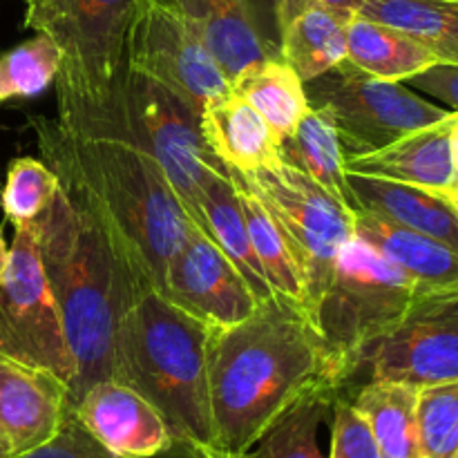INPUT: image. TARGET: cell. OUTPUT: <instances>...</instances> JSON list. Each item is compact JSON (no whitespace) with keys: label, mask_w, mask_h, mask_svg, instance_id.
<instances>
[{"label":"cell","mask_w":458,"mask_h":458,"mask_svg":"<svg viewBox=\"0 0 458 458\" xmlns=\"http://www.w3.org/2000/svg\"><path fill=\"white\" fill-rule=\"evenodd\" d=\"M36 143L58 186L98 222L143 289H164L165 268L195 226L155 157L132 139L81 137L34 116Z\"/></svg>","instance_id":"1"},{"label":"cell","mask_w":458,"mask_h":458,"mask_svg":"<svg viewBox=\"0 0 458 458\" xmlns=\"http://www.w3.org/2000/svg\"><path fill=\"white\" fill-rule=\"evenodd\" d=\"M325 383L338 387L334 358L316 322L298 304L273 295L246 320L210 329L215 447L233 458L244 456L282 411Z\"/></svg>","instance_id":"2"},{"label":"cell","mask_w":458,"mask_h":458,"mask_svg":"<svg viewBox=\"0 0 458 458\" xmlns=\"http://www.w3.org/2000/svg\"><path fill=\"white\" fill-rule=\"evenodd\" d=\"M74 362L70 407L98 380L112 378L121 318L143 289L97 219L58 186L31 222Z\"/></svg>","instance_id":"3"},{"label":"cell","mask_w":458,"mask_h":458,"mask_svg":"<svg viewBox=\"0 0 458 458\" xmlns=\"http://www.w3.org/2000/svg\"><path fill=\"white\" fill-rule=\"evenodd\" d=\"M22 25L56 43L58 125L130 139L128 38L137 0H22Z\"/></svg>","instance_id":"4"},{"label":"cell","mask_w":458,"mask_h":458,"mask_svg":"<svg viewBox=\"0 0 458 458\" xmlns=\"http://www.w3.org/2000/svg\"><path fill=\"white\" fill-rule=\"evenodd\" d=\"M208 338L204 322L148 289L121 318L112 360V378L141 394L164 416L173 441L201 447H215Z\"/></svg>","instance_id":"5"},{"label":"cell","mask_w":458,"mask_h":458,"mask_svg":"<svg viewBox=\"0 0 458 458\" xmlns=\"http://www.w3.org/2000/svg\"><path fill=\"white\" fill-rule=\"evenodd\" d=\"M416 295L414 282L378 250L358 237L347 242L313 311V322L334 358L338 387H343L352 358L392 329Z\"/></svg>","instance_id":"6"},{"label":"cell","mask_w":458,"mask_h":458,"mask_svg":"<svg viewBox=\"0 0 458 458\" xmlns=\"http://www.w3.org/2000/svg\"><path fill=\"white\" fill-rule=\"evenodd\" d=\"M237 174L262 201L284 237L298 264L307 311L313 320V311L334 277L340 253L353 237V213L282 159Z\"/></svg>","instance_id":"7"},{"label":"cell","mask_w":458,"mask_h":458,"mask_svg":"<svg viewBox=\"0 0 458 458\" xmlns=\"http://www.w3.org/2000/svg\"><path fill=\"white\" fill-rule=\"evenodd\" d=\"M304 92L309 106L329 114L344 161L380 150L405 134L454 114L425 101L405 83L367 74L347 58L334 70L307 81Z\"/></svg>","instance_id":"8"},{"label":"cell","mask_w":458,"mask_h":458,"mask_svg":"<svg viewBox=\"0 0 458 458\" xmlns=\"http://www.w3.org/2000/svg\"><path fill=\"white\" fill-rule=\"evenodd\" d=\"M360 378L416 389L458 380V291L416 295L392 329L352 358L340 389Z\"/></svg>","instance_id":"9"},{"label":"cell","mask_w":458,"mask_h":458,"mask_svg":"<svg viewBox=\"0 0 458 458\" xmlns=\"http://www.w3.org/2000/svg\"><path fill=\"white\" fill-rule=\"evenodd\" d=\"M0 277V356L43 369L72 389L74 362L31 224H18Z\"/></svg>","instance_id":"10"},{"label":"cell","mask_w":458,"mask_h":458,"mask_svg":"<svg viewBox=\"0 0 458 458\" xmlns=\"http://www.w3.org/2000/svg\"><path fill=\"white\" fill-rule=\"evenodd\" d=\"M128 123L130 139L155 157L188 217L197 224L206 179L215 170L226 173L206 148L199 112L150 76L130 72Z\"/></svg>","instance_id":"11"},{"label":"cell","mask_w":458,"mask_h":458,"mask_svg":"<svg viewBox=\"0 0 458 458\" xmlns=\"http://www.w3.org/2000/svg\"><path fill=\"white\" fill-rule=\"evenodd\" d=\"M128 58L130 72L165 85L199 114L210 98L231 89L204 38L165 0H137Z\"/></svg>","instance_id":"12"},{"label":"cell","mask_w":458,"mask_h":458,"mask_svg":"<svg viewBox=\"0 0 458 458\" xmlns=\"http://www.w3.org/2000/svg\"><path fill=\"white\" fill-rule=\"evenodd\" d=\"M161 295L208 329H228L259 304L235 264L197 226L168 262Z\"/></svg>","instance_id":"13"},{"label":"cell","mask_w":458,"mask_h":458,"mask_svg":"<svg viewBox=\"0 0 458 458\" xmlns=\"http://www.w3.org/2000/svg\"><path fill=\"white\" fill-rule=\"evenodd\" d=\"M85 429L116 458H148L173 443L164 416L128 385L98 380L72 407Z\"/></svg>","instance_id":"14"},{"label":"cell","mask_w":458,"mask_h":458,"mask_svg":"<svg viewBox=\"0 0 458 458\" xmlns=\"http://www.w3.org/2000/svg\"><path fill=\"white\" fill-rule=\"evenodd\" d=\"M70 411V387L61 378L0 356V429L16 456L54 438Z\"/></svg>","instance_id":"15"},{"label":"cell","mask_w":458,"mask_h":458,"mask_svg":"<svg viewBox=\"0 0 458 458\" xmlns=\"http://www.w3.org/2000/svg\"><path fill=\"white\" fill-rule=\"evenodd\" d=\"M456 116L458 112L441 123L405 134L380 150L347 159V173L445 191L458 179L450 150V130Z\"/></svg>","instance_id":"16"},{"label":"cell","mask_w":458,"mask_h":458,"mask_svg":"<svg viewBox=\"0 0 458 458\" xmlns=\"http://www.w3.org/2000/svg\"><path fill=\"white\" fill-rule=\"evenodd\" d=\"M206 148L224 170L250 173L280 161V139L246 98L228 89L199 114Z\"/></svg>","instance_id":"17"},{"label":"cell","mask_w":458,"mask_h":458,"mask_svg":"<svg viewBox=\"0 0 458 458\" xmlns=\"http://www.w3.org/2000/svg\"><path fill=\"white\" fill-rule=\"evenodd\" d=\"M353 237L401 268L419 293L458 291V250L443 242L362 210L353 215Z\"/></svg>","instance_id":"18"},{"label":"cell","mask_w":458,"mask_h":458,"mask_svg":"<svg viewBox=\"0 0 458 458\" xmlns=\"http://www.w3.org/2000/svg\"><path fill=\"white\" fill-rule=\"evenodd\" d=\"M204 38L228 81L264 58L280 54L264 40L250 13L249 0H165Z\"/></svg>","instance_id":"19"},{"label":"cell","mask_w":458,"mask_h":458,"mask_svg":"<svg viewBox=\"0 0 458 458\" xmlns=\"http://www.w3.org/2000/svg\"><path fill=\"white\" fill-rule=\"evenodd\" d=\"M358 210L443 242L458 250V210L438 191L349 173Z\"/></svg>","instance_id":"20"},{"label":"cell","mask_w":458,"mask_h":458,"mask_svg":"<svg viewBox=\"0 0 458 458\" xmlns=\"http://www.w3.org/2000/svg\"><path fill=\"white\" fill-rule=\"evenodd\" d=\"M195 226L204 231L219 246V250L235 264L258 302L273 298L271 286L253 250L237 188L222 170H215L206 179L199 199V219Z\"/></svg>","instance_id":"21"},{"label":"cell","mask_w":458,"mask_h":458,"mask_svg":"<svg viewBox=\"0 0 458 458\" xmlns=\"http://www.w3.org/2000/svg\"><path fill=\"white\" fill-rule=\"evenodd\" d=\"M356 13L309 3L284 25L280 58L302 83L334 70L347 58V27Z\"/></svg>","instance_id":"22"},{"label":"cell","mask_w":458,"mask_h":458,"mask_svg":"<svg viewBox=\"0 0 458 458\" xmlns=\"http://www.w3.org/2000/svg\"><path fill=\"white\" fill-rule=\"evenodd\" d=\"M280 159L307 174L353 215L358 213L356 197L349 186L343 146L325 110L311 107L304 114L298 128L280 143Z\"/></svg>","instance_id":"23"},{"label":"cell","mask_w":458,"mask_h":458,"mask_svg":"<svg viewBox=\"0 0 458 458\" xmlns=\"http://www.w3.org/2000/svg\"><path fill=\"white\" fill-rule=\"evenodd\" d=\"M347 61L376 79L405 83L438 58L411 36L356 13L347 27Z\"/></svg>","instance_id":"24"},{"label":"cell","mask_w":458,"mask_h":458,"mask_svg":"<svg viewBox=\"0 0 458 458\" xmlns=\"http://www.w3.org/2000/svg\"><path fill=\"white\" fill-rule=\"evenodd\" d=\"M352 401L369 423L383 458H420L419 389L392 380H369L360 385Z\"/></svg>","instance_id":"25"},{"label":"cell","mask_w":458,"mask_h":458,"mask_svg":"<svg viewBox=\"0 0 458 458\" xmlns=\"http://www.w3.org/2000/svg\"><path fill=\"white\" fill-rule=\"evenodd\" d=\"M356 13L411 36L441 63H458V0H362Z\"/></svg>","instance_id":"26"},{"label":"cell","mask_w":458,"mask_h":458,"mask_svg":"<svg viewBox=\"0 0 458 458\" xmlns=\"http://www.w3.org/2000/svg\"><path fill=\"white\" fill-rule=\"evenodd\" d=\"M231 89L264 116L280 143L311 110L302 79L282 58H264L250 65L233 81Z\"/></svg>","instance_id":"27"},{"label":"cell","mask_w":458,"mask_h":458,"mask_svg":"<svg viewBox=\"0 0 458 458\" xmlns=\"http://www.w3.org/2000/svg\"><path fill=\"white\" fill-rule=\"evenodd\" d=\"M335 385H318L282 411L246 452V458H327L318 434L334 407Z\"/></svg>","instance_id":"28"},{"label":"cell","mask_w":458,"mask_h":458,"mask_svg":"<svg viewBox=\"0 0 458 458\" xmlns=\"http://www.w3.org/2000/svg\"><path fill=\"white\" fill-rule=\"evenodd\" d=\"M226 174L233 179L237 188V197H240L242 213H244L246 228H249L250 242H253V250L258 255V262L262 267L264 276H267L273 295L291 304H298V307L307 311V295H304L302 277H300L298 264H295L284 237L277 231V226L273 224L271 215L267 213L262 201L246 186L244 179L237 173H233V170H228Z\"/></svg>","instance_id":"29"},{"label":"cell","mask_w":458,"mask_h":458,"mask_svg":"<svg viewBox=\"0 0 458 458\" xmlns=\"http://www.w3.org/2000/svg\"><path fill=\"white\" fill-rule=\"evenodd\" d=\"M61 52L49 36L34 38L0 54V106L12 98H31L56 81Z\"/></svg>","instance_id":"30"},{"label":"cell","mask_w":458,"mask_h":458,"mask_svg":"<svg viewBox=\"0 0 458 458\" xmlns=\"http://www.w3.org/2000/svg\"><path fill=\"white\" fill-rule=\"evenodd\" d=\"M58 191L56 174L43 159L18 157L7 165L4 186L0 191L3 213L13 226L31 224L49 208Z\"/></svg>","instance_id":"31"},{"label":"cell","mask_w":458,"mask_h":458,"mask_svg":"<svg viewBox=\"0 0 458 458\" xmlns=\"http://www.w3.org/2000/svg\"><path fill=\"white\" fill-rule=\"evenodd\" d=\"M420 458H458V380L419 389Z\"/></svg>","instance_id":"32"},{"label":"cell","mask_w":458,"mask_h":458,"mask_svg":"<svg viewBox=\"0 0 458 458\" xmlns=\"http://www.w3.org/2000/svg\"><path fill=\"white\" fill-rule=\"evenodd\" d=\"M331 416V452L327 458H383L369 423L343 389L335 394Z\"/></svg>","instance_id":"33"},{"label":"cell","mask_w":458,"mask_h":458,"mask_svg":"<svg viewBox=\"0 0 458 458\" xmlns=\"http://www.w3.org/2000/svg\"><path fill=\"white\" fill-rule=\"evenodd\" d=\"M13 458H116L81 425L74 411L67 414L61 429L43 445Z\"/></svg>","instance_id":"34"},{"label":"cell","mask_w":458,"mask_h":458,"mask_svg":"<svg viewBox=\"0 0 458 458\" xmlns=\"http://www.w3.org/2000/svg\"><path fill=\"white\" fill-rule=\"evenodd\" d=\"M311 0H249L250 13L259 34L280 54V34L286 22L304 9Z\"/></svg>","instance_id":"35"},{"label":"cell","mask_w":458,"mask_h":458,"mask_svg":"<svg viewBox=\"0 0 458 458\" xmlns=\"http://www.w3.org/2000/svg\"><path fill=\"white\" fill-rule=\"evenodd\" d=\"M405 85L445 103L447 110L458 112V63H434L407 79Z\"/></svg>","instance_id":"36"},{"label":"cell","mask_w":458,"mask_h":458,"mask_svg":"<svg viewBox=\"0 0 458 458\" xmlns=\"http://www.w3.org/2000/svg\"><path fill=\"white\" fill-rule=\"evenodd\" d=\"M148 458H233L224 452L215 450V447H201L195 445V443H183V441H173L164 452ZM246 458V456H237Z\"/></svg>","instance_id":"37"},{"label":"cell","mask_w":458,"mask_h":458,"mask_svg":"<svg viewBox=\"0 0 458 458\" xmlns=\"http://www.w3.org/2000/svg\"><path fill=\"white\" fill-rule=\"evenodd\" d=\"M311 3L325 4V7L338 9V12L356 13L358 7H360V4H362V0H311Z\"/></svg>","instance_id":"38"},{"label":"cell","mask_w":458,"mask_h":458,"mask_svg":"<svg viewBox=\"0 0 458 458\" xmlns=\"http://www.w3.org/2000/svg\"><path fill=\"white\" fill-rule=\"evenodd\" d=\"M450 150H452V161H454V168L458 174V116L454 119V123H452V130H450Z\"/></svg>","instance_id":"39"},{"label":"cell","mask_w":458,"mask_h":458,"mask_svg":"<svg viewBox=\"0 0 458 458\" xmlns=\"http://www.w3.org/2000/svg\"><path fill=\"white\" fill-rule=\"evenodd\" d=\"M16 456V450H13V443L9 441L7 434L0 429V458H13Z\"/></svg>","instance_id":"40"},{"label":"cell","mask_w":458,"mask_h":458,"mask_svg":"<svg viewBox=\"0 0 458 458\" xmlns=\"http://www.w3.org/2000/svg\"><path fill=\"white\" fill-rule=\"evenodd\" d=\"M7 264H9V246H7V242H4L3 233H0V277H3Z\"/></svg>","instance_id":"41"},{"label":"cell","mask_w":458,"mask_h":458,"mask_svg":"<svg viewBox=\"0 0 458 458\" xmlns=\"http://www.w3.org/2000/svg\"><path fill=\"white\" fill-rule=\"evenodd\" d=\"M438 192H441L447 201H452V204H454V208L458 210V179L452 183L450 188H445V191H438Z\"/></svg>","instance_id":"42"}]
</instances>
